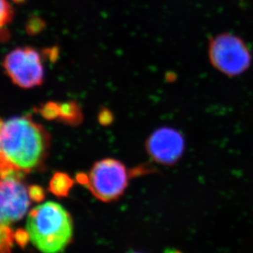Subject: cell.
Listing matches in <instances>:
<instances>
[{"mask_svg":"<svg viewBox=\"0 0 253 253\" xmlns=\"http://www.w3.org/2000/svg\"><path fill=\"white\" fill-rule=\"evenodd\" d=\"M50 143L49 131L31 115L0 119V169L36 170L43 166Z\"/></svg>","mask_w":253,"mask_h":253,"instance_id":"cell-1","label":"cell"},{"mask_svg":"<svg viewBox=\"0 0 253 253\" xmlns=\"http://www.w3.org/2000/svg\"><path fill=\"white\" fill-rule=\"evenodd\" d=\"M73 181L66 173H57L50 182V189L58 196H66L72 188Z\"/></svg>","mask_w":253,"mask_h":253,"instance_id":"cell-9","label":"cell"},{"mask_svg":"<svg viewBox=\"0 0 253 253\" xmlns=\"http://www.w3.org/2000/svg\"><path fill=\"white\" fill-rule=\"evenodd\" d=\"M42 116L47 120H58L59 118V105L58 103L49 102L40 109Z\"/></svg>","mask_w":253,"mask_h":253,"instance_id":"cell-12","label":"cell"},{"mask_svg":"<svg viewBox=\"0 0 253 253\" xmlns=\"http://www.w3.org/2000/svg\"><path fill=\"white\" fill-rule=\"evenodd\" d=\"M78 180L97 199L110 202L125 193L128 185L129 172L125 164L117 159L105 158L96 161L89 173L79 174Z\"/></svg>","mask_w":253,"mask_h":253,"instance_id":"cell-3","label":"cell"},{"mask_svg":"<svg viewBox=\"0 0 253 253\" xmlns=\"http://www.w3.org/2000/svg\"><path fill=\"white\" fill-rule=\"evenodd\" d=\"M59 120L68 125H78L83 121V112L81 107L74 101L59 104Z\"/></svg>","mask_w":253,"mask_h":253,"instance_id":"cell-8","label":"cell"},{"mask_svg":"<svg viewBox=\"0 0 253 253\" xmlns=\"http://www.w3.org/2000/svg\"><path fill=\"white\" fill-rule=\"evenodd\" d=\"M42 27H43V22L37 17L30 20L28 25H27V30L30 33H36V32H39L42 29Z\"/></svg>","mask_w":253,"mask_h":253,"instance_id":"cell-14","label":"cell"},{"mask_svg":"<svg viewBox=\"0 0 253 253\" xmlns=\"http://www.w3.org/2000/svg\"><path fill=\"white\" fill-rule=\"evenodd\" d=\"M30 195L32 200H41L43 197V191L38 186H32L29 188Z\"/></svg>","mask_w":253,"mask_h":253,"instance_id":"cell-15","label":"cell"},{"mask_svg":"<svg viewBox=\"0 0 253 253\" xmlns=\"http://www.w3.org/2000/svg\"><path fill=\"white\" fill-rule=\"evenodd\" d=\"M13 17V9L7 0H0V32L6 27Z\"/></svg>","mask_w":253,"mask_h":253,"instance_id":"cell-11","label":"cell"},{"mask_svg":"<svg viewBox=\"0 0 253 253\" xmlns=\"http://www.w3.org/2000/svg\"><path fill=\"white\" fill-rule=\"evenodd\" d=\"M26 232L30 242L38 251L60 253L73 238V219L68 211L58 202H43L30 211Z\"/></svg>","mask_w":253,"mask_h":253,"instance_id":"cell-2","label":"cell"},{"mask_svg":"<svg viewBox=\"0 0 253 253\" xmlns=\"http://www.w3.org/2000/svg\"><path fill=\"white\" fill-rule=\"evenodd\" d=\"M146 152L156 163L173 166L183 156L186 141L183 134L171 126H161L148 136Z\"/></svg>","mask_w":253,"mask_h":253,"instance_id":"cell-7","label":"cell"},{"mask_svg":"<svg viewBox=\"0 0 253 253\" xmlns=\"http://www.w3.org/2000/svg\"><path fill=\"white\" fill-rule=\"evenodd\" d=\"M22 175L17 171L0 169V224L17 222L29 210L32 197Z\"/></svg>","mask_w":253,"mask_h":253,"instance_id":"cell-5","label":"cell"},{"mask_svg":"<svg viewBox=\"0 0 253 253\" xmlns=\"http://www.w3.org/2000/svg\"><path fill=\"white\" fill-rule=\"evenodd\" d=\"M208 57L216 70L230 78L245 73L253 59L244 40L230 33L218 35L210 41Z\"/></svg>","mask_w":253,"mask_h":253,"instance_id":"cell-4","label":"cell"},{"mask_svg":"<svg viewBox=\"0 0 253 253\" xmlns=\"http://www.w3.org/2000/svg\"><path fill=\"white\" fill-rule=\"evenodd\" d=\"M16 2H24L25 0H13Z\"/></svg>","mask_w":253,"mask_h":253,"instance_id":"cell-16","label":"cell"},{"mask_svg":"<svg viewBox=\"0 0 253 253\" xmlns=\"http://www.w3.org/2000/svg\"><path fill=\"white\" fill-rule=\"evenodd\" d=\"M98 120L100 122V125L103 126H108L112 124L114 121V116L112 113L107 109H102L98 116Z\"/></svg>","mask_w":253,"mask_h":253,"instance_id":"cell-13","label":"cell"},{"mask_svg":"<svg viewBox=\"0 0 253 253\" xmlns=\"http://www.w3.org/2000/svg\"></svg>","mask_w":253,"mask_h":253,"instance_id":"cell-17","label":"cell"},{"mask_svg":"<svg viewBox=\"0 0 253 253\" xmlns=\"http://www.w3.org/2000/svg\"><path fill=\"white\" fill-rule=\"evenodd\" d=\"M2 67L15 85L22 88L41 85L44 80V66L39 53L31 47L17 48L5 56Z\"/></svg>","mask_w":253,"mask_h":253,"instance_id":"cell-6","label":"cell"},{"mask_svg":"<svg viewBox=\"0 0 253 253\" xmlns=\"http://www.w3.org/2000/svg\"><path fill=\"white\" fill-rule=\"evenodd\" d=\"M16 234L10 229L9 225L0 224V253H10Z\"/></svg>","mask_w":253,"mask_h":253,"instance_id":"cell-10","label":"cell"}]
</instances>
